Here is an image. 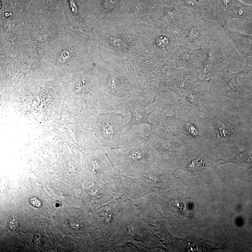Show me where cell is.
Listing matches in <instances>:
<instances>
[{"mask_svg": "<svg viewBox=\"0 0 252 252\" xmlns=\"http://www.w3.org/2000/svg\"><path fill=\"white\" fill-rule=\"evenodd\" d=\"M187 171L193 175L198 174L205 168V163L201 158L193 160L186 167Z\"/></svg>", "mask_w": 252, "mask_h": 252, "instance_id": "277c9868", "label": "cell"}, {"mask_svg": "<svg viewBox=\"0 0 252 252\" xmlns=\"http://www.w3.org/2000/svg\"><path fill=\"white\" fill-rule=\"evenodd\" d=\"M30 204L31 205L36 208H40L42 206V204L40 200L36 197H32L29 200Z\"/></svg>", "mask_w": 252, "mask_h": 252, "instance_id": "ba28073f", "label": "cell"}, {"mask_svg": "<svg viewBox=\"0 0 252 252\" xmlns=\"http://www.w3.org/2000/svg\"><path fill=\"white\" fill-rule=\"evenodd\" d=\"M99 167L100 166H99V163H97V161H95L93 164L92 166V170L93 172L94 173H97L99 171Z\"/></svg>", "mask_w": 252, "mask_h": 252, "instance_id": "8fae6325", "label": "cell"}, {"mask_svg": "<svg viewBox=\"0 0 252 252\" xmlns=\"http://www.w3.org/2000/svg\"><path fill=\"white\" fill-rule=\"evenodd\" d=\"M156 43L157 45L159 46H165L167 44V41H166V39H164V38L161 37V38H158L156 41Z\"/></svg>", "mask_w": 252, "mask_h": 252, "instance_id": "9c48e42d", "label": "cell"}, {"mask_svg": "<svg viewBox=\"0 0 252 252\" xmlns=\"http://www.w3.org/2000/svg\"><path fill=\"white\" fill-rule=\"evenodd\" d=\"M151 112L147 113L143 110H134L133 112L132 119L131 120L130 127H132L134 125L142 124H150L149 116Z\"/></svg>", "mask_w": 252, "mask_h": 252, "instance_id": "3957f363", "label": "cell"}, {"mask_svg": "<svg viewBox=\"0 0 252 252\" xmlns=\"http://www.w3.org/2000/svg\"><path fill=\"white\" fill-rule=\"evenodd\" d=\"M221 165L226 163H233L238 166L243 173L252 168V150H246L238 153L234 157L227 160H220Z\"/></svg>", "mask_w": 252, "mask_h": 252, "instance_id": "6da1fadb", "label": "cell"}, {"mask_svg": "<svg viewBox=\"0 0 252 252\" xmlns=\"http://www.w3.org/2000/svg\"><path fill=\"white\" fill-rule=\"evenodd\" d=\"M65 225H67L69 228L71 229H79L80 227V225L79 223H78L76 221L72 219H67L65 222Z\"/></svg>", "mask_w": 252, "mask_h": 252, "instance_id": "52a82bcc", "label": "cell"}, {"mask_svg": "<svg viewBox=\"0 0 252 252\" xmlns=\"http://www.w3.org/2000/svg\"><path fill=\"white\" fill-rule=\"evenodd\" d=\"M231 131L230 129L225 125H220L217 129V138L219 141H227L228 138H231Z\"/></svg>", "mask_w": 252, "mask_h": 252, "instance_id": "5b68a950", "label": "cell"}, {"mask_svg": "<svg viewBox=\"0 0 252 252\" xmlns=\"http://www.w3.org/2000/svg\"><path fill=\"white\" fill-rule=\"evenodd\" d=\"M20 225L18 221L15 219H10L8 224V227L11 231H16L19 228Z\"/></svg>", "mask_w": 252, "mask_h": 252, "instance_id": "8992f818", "label": "cell"}, {"mask_svg": "<svg viewBox=\"0 0 252 252\" xmlns=\"http://www.w3.org/2000/svg\"><path fill=\"white\" fill-rule=\"evenodd\" d=\"M34 240L36 244H37V245H41L42 244V242L41 239V235L39 234H36L35 236Z\"/></svg>", "mask_w": 252, "mask_h": 252, "instance_id": "30bf717a", "label": "cell"}, {"mask_svg": "<svg viewBox=\"0 0 252 252\" xmlns=\"http://www.w3.org/2000/svg\"><path fill=\"white\" fill-rule=\"evenodd\" d=\"M236 44L242 53L246 55H252V36L234 33Z\"/></svg>", "mask_w": 252, "mask_h": 252, "instance_id": "7a4b0ae2", "label": "cell"}, {"mask_svg": "<svg viewBox=\"0 0 252 252\" xmlns=\"http://www.w3.org/2000/svg\"><path fill=\"white\" fill-rule=\"evenodd\" d=\"M141 155L139 153H133L131 155V156L134 159H139L141 157Z\"/></svg>", "mask_w": 252, "mask_h": 252, "instance_id": "7c38bea8", "label": "cell"}]
</instances>
